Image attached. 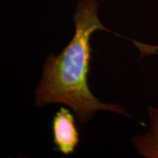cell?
I'll return each instance as SVG.
<instances>
[{
	"label": "cell",
	"instance_id": "6da1fadb",
	"mask_svg": "<svg viewBox=\"0 0 158 158\" xmlns=\"http://www.w3.org/2000/svg\"><path fill=\"white\" fill-rule=\"evenodd\" d=\"M98 9L97 0H80L74 13L73 38L58 56L50 55L46 59L36 90L37 106L55 103L66 105L81 123L88 122L100 110L133 118L121 106L100 101L89 88L91 35L98 30L111 32L100 21Z\"/></svg>",
	"mask_w": 158,
	"mask_h": 158
},
{
	"label": "cell",
	"instance_id": "3957f363",
	"mask_svg": "<svg viewBox=\"0 0 158 158\" xmlns=\"http://www.w3.org/2000/svg\"><path fill=\"white\" fill-rule=\"evenodd\" d=\"M151 129L144 135L133 138L138 154L146 158H158V108L148 106Z\"/></svg>",
	"mask_w": 158,
	"mask_h": 158
},
{
	"label": "cell",
	"instance_id": "7a4b0ae2",
	"mask_svg": "<svg viewBox=\"0 0 158 158\" xmlns=\"http://www.w3.org/2000/svg\"><path fill=\"white\" fill-rule=\"evenodd\" d=\"M53 141L55 149L62 155L73 154L79 142V133L76 119L70 111L61 107L52 121Z\"/></svg>",
	"mask_w": 158,
	"mask_h": 158
}]
</instances>
